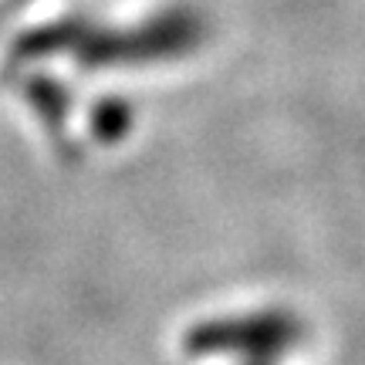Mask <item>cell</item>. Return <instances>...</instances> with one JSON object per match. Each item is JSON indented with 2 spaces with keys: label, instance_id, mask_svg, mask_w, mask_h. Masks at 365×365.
Here are the masks:
<instances>
[{
  "label": "cell",
  "instance_id": "6da1fadb",
  "mask_svg": "<svg viewBox=\"0 0 365 365\" xmlns=\"http://www.w3.org/2000/svg\"><path fill=\"white\" fill-rule=\"evenodd\" d=\"M207 38V24L196 11H166L139 27H98L91 21H54L17 38V58L71 54L85 71L118 65H156L196 51Z\"/></svg>",
  "mask_w": 365,
  "mask_h": 365
},
{
  "label": "cell",
  "instance_id": "3957f363",
  "mask_svg": "<svg viewBox=\"0 0 365 365\" xmlns=\"http://www.w3.org/2000/svg\"><path fill=\"white\" fill-rule=\"evenodd\" d=\"M129 129H132V108L125 102L105 98V102L95 105V112H91V132L102 143H118Z\"/></svg>",
  "mask_w": 365,
  "mask_h": 365
},
{
  "label": "cell",
  "instance_id": "277c9868",
  "mask_svg": "<svg viewBox=\"0 0 365 365\" xmlns=\"http://www.w3.org/2000/svg\"><path fill=\"white\" fill-rule=\"evenodd\" d=\"M27 95L31 102L38 105L41 118L51 125V129H61V122L68 115V91L58 85V81H48V78H34L27 85Z\"/></svg>",
  "mask_w": 365,
  "mask_h": 365
},
{
  "label": "cell",
  "instance_id": "7a4b0ae2",
  "mask_svg": "<svg viewBox=\"0 0 365 365\" xmlns=\"http://www.w3.org/2000/svg\"><path fill=\"white\" fill-rule=\"evenodd\" d=\"M304 339V325L294 314L281 312H257V314H237V318H210L200 325L186 328L182 335V352L207 359V355H234L244 362L254 359H281Z\"/></svg>",
  "mask_w": 365,
  "mask_h": 365
},
{
  "label": "cell",
  "instance_id": "5b68a950",
  "mask_svg": "<svg viewBox=\"0 0 365 365\" xmlns=\"http://www.w3.org/2000/svg\"><path fill=\"white\" fill-rule=\"evenodd\" d=\"M244 365H274V362H267V359H254V362H244Z\"/></svg>",
  "mask_w": 365,
  "mask_h": 365
}]
</instances>
